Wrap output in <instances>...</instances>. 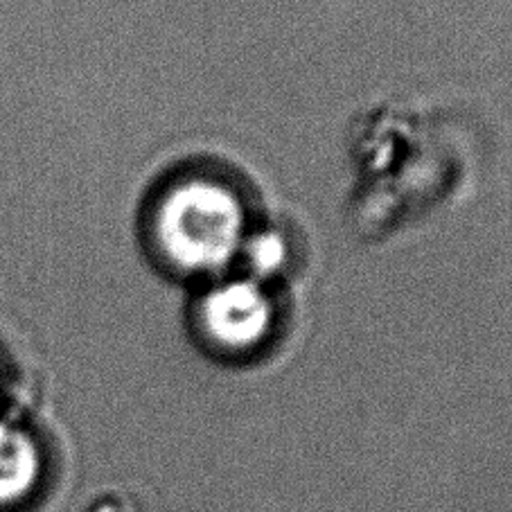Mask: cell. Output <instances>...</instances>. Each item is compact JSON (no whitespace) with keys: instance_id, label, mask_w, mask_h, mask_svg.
<instances>
[{"instance_id":"obj_1","label":"cell","mask_w":512,"mask_h":512,"mask_svg":"<svg viewBox=\"0 0 512 512\" xmlns=\"http://www.w3.org/2000/svg\"><path fill=\"white\" fill-rule=\"evenodd\" d=\"M240 217L228 192L208 183H188L165 199L163 244L176 264L210 269L240 240Z\"/></svg>"},{"instance_id":"obj_2","label":"cell","mask_w":512,"mask_h":512,"mask_svg":"<svg viewBox=\"0 0 512 512\" xmlns=\"http://www.w3.org/2000/svg\"><path fill=\"white\" fill-rule=\"evenodd\" d=\"M43 485V458L19 431L0 429V512L28 506Z\"/></svg>"},{"instance_id":"obj_3","label":"cell","mask_w":512,"mask_h":512,"mask_svg":"<svg viewBox=\"0 0 512 512\" xmlns=\"http://www.w3.org/2000/svg\"><path fill=\"white\" fill-rule=\"evenodd\" d=\"M206 314L208 319H222L210 321V330H231V339L240 343L246 341V334H253L264 323V303L258 291L251 287H228L210 300Z\"/></svg>"}]
</instances>
